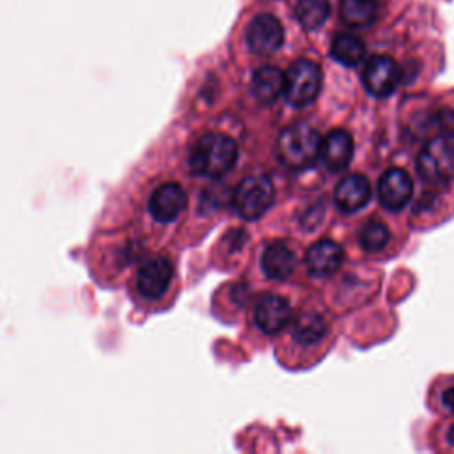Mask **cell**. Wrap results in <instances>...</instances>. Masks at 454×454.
Returning <instances> with one entry per match:
<instances>
[{"label":"cell","instance_id":"obj_15","mask_svg":"<svg viewBox=\"0 0 454 454\" xmlns=\"http://www.w3.org/2000/svg\"><path fill=\"white\" fill-rule=\"evenodd\" d=\"M261 266L266 277L273 280H284L287 278L296 266L294 252L282 241L270 243L261 257Z\"/></svg>","mask_w":454,"mask_h":454},{"label":"cell","instance_id":"obj_10","mask_svg":"<svg viewBox=\"0 0 454 454\" xmlns=\"http://www.w3.org/2000/svg\"><path fill=\"white\" fill-rule=\"evenodd\" d=\"M413 193L411 177L399 167L383 172L378 183V199L383 207L390 211L403 209Z\"/></svg>","mask_w":454,"mask_h":454},{"label":"cell","instance_id":"obj_7","mask_svg":"<svg viewBox=\"0 0 454 454\" xmlns=\"http://www.w3.org/2000/svg\"><path fill=\"white\" fill-rule=\"evenodd\" d=\"M188 202L186 192L179 183L167 181L158 184L147 200L149 215L160 223H170L184 211Z\"/></svg>","mask_w":454,"mask_h":454},{"label":"cell","instance_id":"obj_5","mask_svg":"<svg viewBox=\"0 0 454 454\" xmlns=\"http://www.w3.org/2000/svg\"><path fill=\"white\" fill-rule=\"evenodd\" d=\"M174 278V264L165 255L149 257L135 273L133 287L138 298L154 301L160 300L170 287Z\"/></svg>","mask_w":454,"mask_h":454},{"label":"cell","instance_id":"obj_22","mask_svg":"<svg viewBox=\"0 0 454 454\" xmlns=\"http://www.w3.org/2000/svg\"><path fill=\"white\" fill-rule=\"evenodd\" d=\"M443 404L454 413V387H450L443 392Z\"/></svg>","mask_w":454,"mask_h":454},{"label":"cell","instance_id":"obj_23","mask_svg":"<svg viewBox=\"0 0 454 454\" xmlns=\"http://www.w3.org/2000/svg\"><path fill=\"white\" fill-rule=\"evenodd\" d=\"M447 440H449V443L450 445H454V424L449 427V431H447Z\"/></svg>","mask_w":454,"mask_h":454},{"label":"cell","instance_id":"obj_16","mask_svg":"<svg viewBox=\"0 0 454 454\" xmlns=\"http://www.w3.org/2000/svg\"><path fill=\"white\" fill-rule=\"evenodd\" d=\"M286 85V74L275 66H262L254 73L252 90L254 96L262 103H273Z\"/></svg>","mask_w":454,"mask_h":454},{"label":"cell","instance_id":"obj_14","mask_svg":"<svg viewBox=\"0 0 454 454\" xmlns=\"http://www.w3.org/2000/svg\"><path fill=\"white\" fill-rule=\"evenodd\" d=\"M369 200L371 183L360 174H351L344 177L335 188V204L346 213L362 209Z\"/></svg>","mask_w":454,"mask_h":454},{"label":"cell","instance_id":"obj_19","mask_svg":"<svg viewBox=\"0 0 454 454\" xmlns=\"http://www.w3.org/2000/svg\"><path fill=\"white\" fill-rule=\"evenodd\" d=\"M326 333V321L317 312H305L293 325V337L301 344H314Z\"/></svg>","mask_w":454,"mask_h":454},{"label":"cell","instance_id":"obj_20","mask_svg":"<svg viewBox=\"0 0 454 454\" xmlns=\"http://www.w3.org/2000/svg\"><path fill=\"white\" fill-rule=\"evenodd\" d=\"M330 14L328 0H298L296 18L305 30L319 28Z\"/></svg>","mask_w":454,"mask_h":454},{"label":"cell","instance_id":"obj_13","mask_svg":"<svg viewBox=\"0 0 454 454\" xmlns=\"http://www.w3.org/2000/svg\"><path fill=\"white\" fill-rule=\"evenodd\" d=\"M254 317H255L257 326L264 333L273 335L286 328V325L291 319V309L284 298L268 294L257 301Z\"/></svg>","mask_w":454,"mask_h":454},{"label":"cell","instance_id":"obj_8","mask_svg":"<svg viewBox=\"0 0 454 454\" xmlns=\"http://www.w3.org/2000/svg\"><path fill=\"white\" fill-rule=\"evenodd\" d=\"M365 89L378 98L388 96L401 82V69L394 59L387 55H374L367 60L362 71Z\"/></svg>","mask_w":454,"mask_h":454},{"label":"cell","instance_id":"obj_4","mask_svg":"<svg viewBox=\"0 0 454 454\" xmlns=\"http://www.w3.org/2000/svg\"><path fill=\"white\" fill-rule=\"evenodd\" d=\"M273 183L264 174L245 177L234 192V207L247 220L259 218L273 202Z\"/></svg>","mask_w":454,"mask_h":454},{"label":"cell","instance_id":"obj_6","mask_svg":"<svg viewBox=\"0 0 454 454\" xmlns=\"http://www.w3.org/2000/svg\"><path fill=\"white\" fill-rule=\"evenodd\" d=\"M417 168L429 183H443L454 177V142L447 137L429 140L419 153Z\"/></svg>","mask_w":454,"mask_h":454},{"label":"cell","instance_id":"obj_21","mask_svg":"<svg viewBox=\"0 0 454 454\" xmlns=\"http://www.w3.org/2000/svg\"><path fill=\"white\" fill-rule=\"evenodd\" d=\"M388 229L381 222H367L360 231V247L365 252H380L388 243Z\"/></svg>","mask_w":454,"mask_h":454},{"label":"cell","instance_id":"obj_17","mask_svg":"<svg viewBox=\"0 0 454 454\" xmlns=\"http://www.w3.org/2000/svg\"><path fill=\"white\" fill-rule=\"evenodd\" d=\"M330 53L342 66L353 67V66H358L365 59V44L355 34L340 32L333 37V41L330 44Z\"/></svg>","mask_w":454,"mask_h":454},{"label":"cell","instance_id":"obj_12","mask_svg":"<svg viewBox=\"0 0 454 454\" xmlns=\"http://www.w3.org/2000/svg\"><path fill=\"white\" fill-rule=\"evenodd\" d=\"M344 252L340 245L332 239H321L314 243L305 254V268L314 277H328L342 264Z\"/></svg>","mask_w":454,"mask_h":454},{"label":"cell","instance_id":"obj_3","mask_svg":"<svg viewBox=\"0 0 454 454\" xmlns=\"http://www.w3.org/2000/svg\"><path fill=\"white\" fill-rule=\"evenodd\" d=\"M319 90H321L319 66L307 59L296 60L286 74L284 94L287 103L296 108L309 106L310 103L316 101Z\"/></svg>","mask_w":454,"mask_h":454},{"label":"cell","instance_id":"obj_1","mask_svg":"<svg viewBox=\"0 0 454 454\" xmlns=\"http://www.w3.org/2000/svg\"><path fill=\"white\" fill-rule=\"evenodd\" d=\"M238 145L225 133H206L190 149L188 167L195 176L220 177L236 161Z\"/></svg>","mask_w":454,"mask_h":454},{"label":"cell","instance_id":"obj_9","mask_svg":"<svg viewBox=\"0 0 454 454\" xmlns=\"http://www.w3.org/2000/svg\"><path fill=\"white\" fill-rule=\"evenodd\" d=\"M284 43L282 23L273 14L255 16L247 28V44L254 53H273Z\"/></svg>","mask_w":454,"mask_h":454},{"label":"cell","instance_id":"obj_2","mask_svg":"<svg viewBox=\"0 0 454 454\" xmlns=\"http://www.w3.org/2000/svg\"><path fill=\"white\" fill-rule=\"evenodd\" d=\"M321 138L317 131L305 124H289L277 140V154L289 168H305L319 158Z\"/></svg>","mask_w":454,"mask_h":454},{"label":"cell","instance_id":"obj_11","mask_svg":"<svg viewBox=\"0 0 454 454\" xmlns=\"http://www.w3.org/2000/svg\"><path fill=\"white\" fill-rule=\"evenodd\" d=\"M353 156V138L346 129L330 131L319 145V158L330 172L344 170Z\"/></svg>","mask_w":454,"mask_h":454},{"label":"cell","instance_id":"obj_18","mask_svg":"<svg viewBox=\"0 0 454 454\" xmlns=\"http://www.w3.org/2000/svg\"><path fill=\"white\" fill-rule=\"evenodd\" d=\"M378 16V0H340V18L349 27H367Z\"/></svg>","mask_w":454,"mask_h":454}]
</instances>
